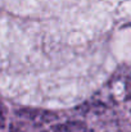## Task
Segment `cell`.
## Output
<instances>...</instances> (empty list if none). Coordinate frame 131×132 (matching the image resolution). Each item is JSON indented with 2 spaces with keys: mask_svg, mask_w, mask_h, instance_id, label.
<instances>
[{
  "mask_svg": "<svg viewBox=\"0 0 131 132\" xmlns=\"http://www.w3.org/2000/svg\"><path fill=\"white\" fill-rule=\"evenodd\" d=\"M54 132H86L82 125L76 123V122H68L66 125L58 126Z\"/></svg>",
  "mask_w": 131,
  "mask_h": 132,
  "instance_id": "1",
  "label": "cell"
}]
</instances>
